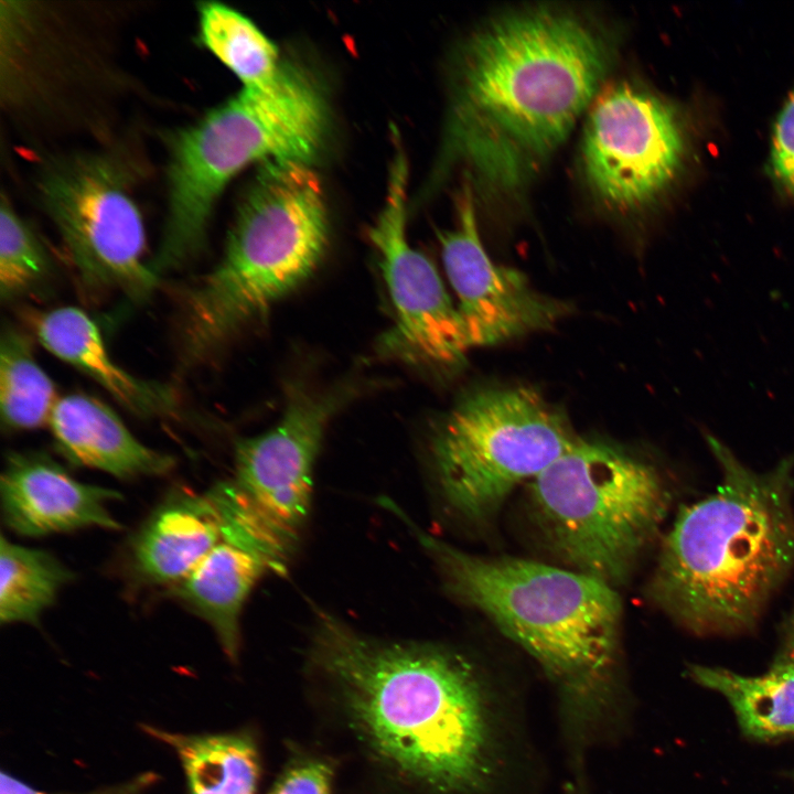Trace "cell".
I'll return each mask as SVG.
<instances>
[{
  "instance_id": "cell-1",
  "label": "cell",
  "mask_w": 794,
  "mask_h": 794,
  "mask_svg": "<svg viewBox=\"0 0 794 794\" xmlns=\"http://www.w3.org/2000/svg\"><path fill=\"white\" fill-rule=\"evenodd\" d=\"M311 653L383 763L433 794L486 790L496 764L494 720L465 657L440 645L379 641L325 612Z\"/></svg>"
},
{
  "instance_id": "cell-2",
  "label": "cell",
  "mask_w": 794,
  "mask_h": 794,
  "mask_svg": "<svg viewBox=\"0 0 794 794\" xmlns=\"http://www.w3.org/2000/svg\"><path fill=\"white\" fill-rule=\"evenodd\" d=\"M610 49L572 12L527 9L480 29L460 56L452 135L491 181L516 184L566 139L603 86Z\"/></svg>"
},
{
  "instance_id": "cell-3",
  "label": "cell",
  "mask_w": 794,
  "mask_h": 794,
  "mask_svg": "<svg viewBox=\"0 0 794 794\" xmlns=\"http://www.w3.org/2000/svg\"><path fill=\"white\" fill-rule=\"evenodd\" d=\"M721 481L665 536L647 594L696 635L749 631L794 569V454L755 472L705 433Z\"/></svg>"
},
{
  "instance_id": "cell-4",
  "label": "cell",
  "mask_w": 794,
  "mask_h": 794,
  "mask_svg": "<svg viewBox=\"0 0 794 794\" xmlns=\"http://www.w3.org/2000/svg\"><path fill=\"white\" fill-rule=\"evenodd\" d=\"M452 597L526 651L573 704L601 701L618 662L621 600L611 584L569 568L481 557L421 530L394 502Z\"/></svg>"
},
{
  "instance_id": "cell-5",
  "label": "cell",
  "mask_w": 794,
  "mask_h": 794,
  "mask_svg": "<svg viewBox=\"0 0 794 794\" xmlns=\"http://www.w3.org/2000/svg\"><path fill=\"white\" fill-rule=\"evenodd\" d=\"M328 239L325 195L310 163H262L240 201L223 257L182 298V368L211 360L305 281Z\"/></svg>"
},
{
  "instance_id": "cell-6",
  "label": "cell",
  "mask_w": 794,
  "mask_h": 794,
  "mask_svg": "<svg viewBox=\"0 0 794 794\" xmlns=\"http://www.w3.org/2000/svg\"><path fill=\"white\" fill-rule=\"evenodd\" d=\"M329 114L316 83L285 68L261 88L243 87L172 140L168 213L150 261L159 278L194 260L214 206L228 182L251 163H310L326 136Z\"/></svg>"
},
{
  "instance_id": "cell-7",
  "label": "cell",
  "mask_w": 794,
  "mask_h": 794,
  "mask_svg": "<svg viewBox=\"0 0 794 794\" xmlns=\"http://www.w3.org/2000/svg\"><path fill=\"white\" fill-rule=\"evenodd\" d=\"M529 503L543 540L566 568L613 586L655 536L669 492L651 462L579 439L532 480Z\"/></svg>"
},
{
  "instance_id": "cell-8",
  "label": "cell",
  "mask_w": 794,
  "mask_h": 794,
  "mask_svg": "<svg viewBox=\"0 0 794 794\" xmlns=\"http://www.w3.org/2000/svg\"><path fill=\"white\" fill-rule=\"evenodd\" d=\"M579 439L566 417L528 387H492L462 397L433 434L431 458L442 497L470 521L497 511Z\"/></svg>"
},
{
  "instance_id": "cell-9",
  "label": "cell",
  "mask_w": 794,
  "mask_h": 794,
  "mask_svg": "<svg viewBox=\"0 0 794 794\" xmlns=\"http://www.w3.org/2000/svg\"><path fill=\"white\" fill-rule=\"evenodd\" d=\"M41 192L84 287L132 300L150 294L159 278L144 260L142 217L114 161L98 155L63 161L45 174Z\"/></svg>"
},
{
  "instance_id": "cell-10",
  "label": "cell",
  "mask_w": 794,
  "mask_h": 794,
  "mask_svg": "<svg viewBox=\"0 0 794 794\" xmlns=\"http://www.w3.org/2000/svg\"><path fill=\"white\" fill-rule=\"evenodd\" d=\"M684 154L670 105L625 81L603 84L588 108L582 141L584 175L602 202L620 212L643 207L674 180Z\"/></svg>"
},
{
  "instance_id": "cell-11",
  "label": "cell",
  "mask_w": 794,
  "mask_h": 794,
  "mask_svg": "<svg viewBox=\"0 0 794 794\" xmlns=\"http://www.w3.org/2000/svg\"><path fill=\"white\" fill-rule=\"evenodd\" d=\"M344 391L298 389L270 430L239 439L232 480L253 512L291 557L308 519L314 463Z\"/></svg>"
},
{
  "instance_id": "cell-12",
  "label": "cell",
  "mask_w": 794,
  "mask_h": 794,
  "mask_svg": "<svg viewBox=\"0 0 794 794\" xmlns=\"http://www.w3.org/2000/svg\"><path fill=\"white\" fill-rule=\"evenodd\" d=\"M387 192L368 236L380 266L397 324L396 339L417 357L441 366L460 364L471 347L455 308L433 264L415 249L406 232L408 162L397 132Z\"/></svg>"
},
{
  "instance_id": "cell-13",
  "label": "cell",
  "mask_w": 794,
  "mask_h": 794,
  "mask_svg": "<svg viewBox=\"0 0 794 794\" xmlns=\"http://www.w3.org/2000/svg\"><path fill=\"white\" fill-rule=\"evenodd\" d=\"M458 200V224L440 235L447 276L459 298V312L472 346L495 345L549 330L572 307L536 291L527 277L494 264L478 230L472 192Z\"/></svg>"
},
{
  "instance_id": "cell-14",
  "label": "cell",
  "mask_w": 794,
  "mask_h": 794,
  "mask_svg": "<svg viewBox=\"0 0 794 794\" xmlns=\"http://www.w3.org/2000/svg\"><path fill=\"white\" fill-rule=\"evenodd\" d=\"M115 490L86 484L42 453L11 452L1 474V506L7 526L24 536L86 527L119 529L109 502Z\"/></svg>"
},
{
  "instance_id": "cell-15",
  "label": "cell",
  "mask_w": 794,
  "mask_h": 794,
  "mask_svg": "<svg viewBox=\"0 0 794 794\" xmlns=\"http://www.w3.org/2000/svg\"><path fill=\"white\" fill-rule=\"evenodd\" d=\"M268 572L280 573L266 552L242 534L221 526L217 544L170 593L212 626L225 654L236 661L244 604Z\"/></svg>"
},
{
  "instance_id": "cell-16",
  "label": "cell",
  "mask_w": 794,
  "mask_h": 794,
  "mask_svg": "<svg viewBox=\"0 0 794 794\" xmlns=\"http://www.w3.org/2000/svg\"><path fill=\"white\" fill-rule=\"evenodd\" d=\"M55 443L73 464L121 479L162 475L174 459L139 441L103 401L83 394L60 397L49 420Z\"/></svg>"
},
{
  "instance_id": "cell-17",
  "label": "cell",
  "mask_w": 794,
  "mask_h": 794,
  "mask_svg": "<svg viewBox=\"0 0 794 794\" xmlns=\"http://www.w3.org/2000/svg\"><path fill=\"white\" fill-rule=\"evenodd\" d=\"M40 343L54 356L97 383L130 412L140 417L176 414L178 401L169 386L137 377L110 355L94 320L75 307H61L36 321Z\"/></svg>"
},
{
  "instance_id": "cell-18",
  "label": "cell",
  "mask_w": 794,
  "mask_h": 794,
  "mask_svg": "<svg viewBox=\"0 0 794 794\" xmlns=\"http://www.w3.org/2000/svg\"><path fill=\"white\" fill-rule=\"evenodd\" d=\"M221 538L218 514L205 494L171 493L142 524L131 544L135 575L149 584L184 579Z\"/></svg>"
},
{
  "instance_id": "cell-19",
  "label": "cell",
  "mask_w": 794,
  "mask_h": 794,
  "mask_svg": "<svg viewBox=\"0 0 794 794\" xmlns=\"http://www.w3.org/2000/svg\"><path fill=\"white\" fill-rule=\"evenodd\" d=\"M176 753L189 794H255L258 752L247 733H179L142 725Z\"/></svg>"
},
{
  "instance_id": "cell-20",
  "label": "cell",
  "mask_w": 794,
  "mask_h": 794,
  "mask_svg": "<svg viewBox=\"0 0 794 794\" xmlns=\"http://www.w3.org/2000/svg\"><path fill=\"white\" fill-rule=\"evenodd\" d=\"M689 676L722 695L732 707L742 732L769 741L794 736V667L772 664L760 676L693 664Z\"/></svg>"
},
{
  "instance_id": "cell-21",
  "label": "cell",
  "mask_w": 794,
  "mask_h": 794,
  "mask_svg": "<svg viewBox=\"0 0 794 794\" xmlns=\"http://www.w3.org/2000/svg\"><path fill=\"white\" fill-rule=\"evenodd\" d=\"M200 39L236 77L243 87L270 85L285 63L277 46L246 15L218 2L198 9Z\"/></svg>"
},
{
  "instance_id": "cell-22",
  "label": "cell",
  "mask_w": 794,
  "mask_h": 794,
  "mask_svg": "<svg viewBox=\"0 0 794 794\" xmlns=\"http://www.w3.org/2000/svg\"><path fill=\"white\" fill-rule=\"evenodd\" d=\"M50 376L40 366L29 337L10 323L0 335V418L10 431L49 423L58 400Z\"/></svg>"
},
{
  "instance_id": "cell-23",
  "label": "cell",
  "mask_w": 794,
  "mask_h": 794,
  "mask_svg": "<svg viewBox=\"0 0 794 794\" xmlns=\"http://www.w3.org/2000/svg\"><path fill=\"white\" fill-rule=\"evenodd\" d=\"M0 621L36 623L73 579V572L51 552L14 544L1 536Z\"/></svg>"
},
{
  "instance_id": "cell-24",
  "label": "cell",
  "mask_w": 794,
  "mask_h": 794,
  "mask_svg": "<svg viewBox=\"0 0 794 794\" xmlns=\"http://www.w3.org/2000/svg\"><path fill=\"white\" fill-rule=\"evenodd\" d=\"M49 255L12 206L0 208V296L13 301L42 288L52 277Z\"/></svg>"
},
{
  "instance_id": "cell-25",
  "label": "cell",
  "mask_w": 794,
  "mask_h": 794,
  "mask_svg": "<svg viewBox=\"0 0 794 794\" xmlns=\"http://www.w3.org/2000/svg\"><path fill=\"white\" fill-rule=\"evenodd\" d=\"M770 165L777 184L794 196V92L775 122Z\"/></svg>"
},
{
  "instance_id": "cell-26",
  "label": "cell",
  "mask_w": 794,
  "mask_h": 794,
  "mask_svg": "<svg viewBox=\"0 0 794 794\" xmlns=\"http://www.w3.org/2000/svg\"><path fill=\"white\" fill-rule=\"evenodd\" d=\"M331 779L324 762L304 760L288 769L269 794H330Z\"/></svg>"
},
{
  "instance_id": "cell-27",
  "label": "cell",
  "mask_w": 794,
  "mask_h": 794,
  "mask_svg": "<svg viewBox=\"0 0 794 794\" xmlns=\"http://www.w3.org/2000/svg\"><path fill=\"white\" fill-rule=\"evenodd\" d=\"M157 775L148 772L130 779L124 783L99 788L83 794H141L154 783ZM0 794H56L42 792L31 787L29 784L15 779L10 773L1 772Z\"/></svg>"
},
{
  "instance_id": "cell-28",
  "label": "cell",
  "mask_w": 794,
  "mask_h": 794,
  "mask_svg": "<svg viewBox=\"0 0 794 794\" xmlns=\"http://www.w3.org/2000/svg\"><path fill=\"white\" fill-rule=\"evenodd\" d=\"M774 664L794 667V610L783 626L782 643Z\"/></svg>"
}]
</instances>
